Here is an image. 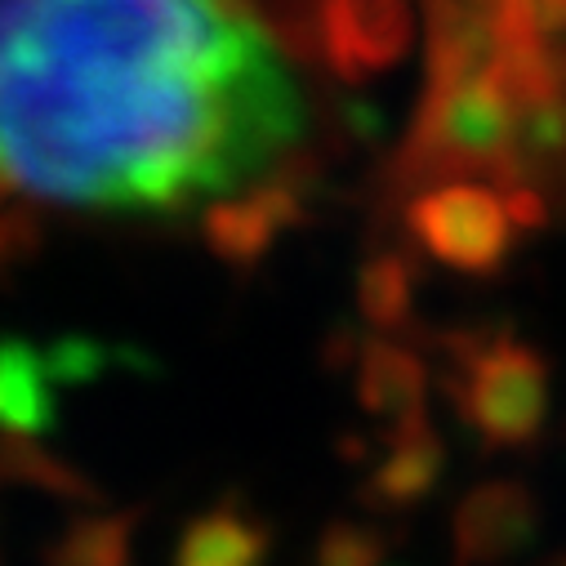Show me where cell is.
Here are the masks:
<instances>
[{
    "label": "cell",
    "instance_id": "6da1fadb",
    "mask_svg": "<svg viewBox=\"0 0 566 566\" xmlns=\"http://www.w3.org/2000/svg\"><path fill=\"white\" fill-rule=\"evenodd\" d=\"M304 129L241 0H0V179L85 210L254 188Z\"/></svg>",
    "mask_w": 566,
    "mask_h": 566
},
{
    "label": "cell",
    "instance_id": "7a4b0ae2",
    "mask_svg": "<svg viewBox=\"0 0 566 566\" xmlns=\"http://www.w3.org/2000/svg\"><path fill=\"white\" fill-rule=\"evenodd\" d=\"M460 415L486 447H526L548 415V370L522 344H482L464 353Z\"/></svg>",
    "mask_w": 566,
    "mask_h": 566
},
{
    "label": "cell",
    "instance_id": "3957f363",
    "mask_svg": "<svg viewBox=\"0 0 566 566\" xmlns=\"http://www.w3.org/2000/svg\"><path fill=\"white\" fill-rule=\"evenodd\" d=\"M406 223L438 263L473 276L495 272L517 241L504 192L486 184H438L410 201Z\"/></svg>",
    "mask_w": 566,
    "mask_h": 566
},
{
    "label": "cell",
    "instance_id": "277c9868",
    "mask_svg": "<svg viewBox=\"0 0 566 566\" xmlns=\"http://www.w3.org/2000/svg\"><path fill=\"white\" fill-rule=\"evenodd\" d=\"M300 219H304L300 188L276 175V179H259L254 188H245V197L214 201L201 228H206V245L214 259H223L228 268H250Z\"/></svg>",
    "mask_w": 566,
    "mask_h": 566
},
{
    "label": "cell",
    "instance_id": "5b68a950",
    "mask_svg": "<svg viewBox=\"0 0 566 566\" xmlns=\"http://www.w3.org/2000/svg\"><path fill=\"white\" fill-rule=\"evenodd\" d=\"M410 41V0H322V54L339 72H379Z\"/></svg>",
    "mask_w": 566,
    "mask_h": 566
},
{
    "label": "cell",
    "instance_id": "8992f818",
    "mask_svg": "<svg viewBox=\"0 0 566 566\" xmlns=\"http://www.w3.org/2000/svg\"><path fill=\"white\" fill-rule=\"evenodd\" d=\"M59 419V392L50 361L36 344L6 335L0 339V429L41 442Z\"/></svg>",
    "mask_w": 566,
    "mask_h": 566
},
{
    "label": "cell",
    "instance_id": "52a82bcc",
    "mask_svg": "<svg viewBox=\"0 0 566 566\" xmlns=\"http://www.w3.org/2000/svg\"><path fill=\"white\" fill-rule=\"evenodd\" d=\"M442 464H447V451H442L438 433L429 429V419L419 415L410 423H397V433L388 442V455L375 464V473L366 478L361 495L375 509H410L438 486Z\"/></svg>",
    "mask_w": 566,
    "mask_h": 566
},
{
    "label": "cell",
    "instance_id": "ba28073f",
    "mask_svg": "<svg viewBox=\"0 0 566 566\" xmlns=\"http://www.w3.org/2000/svg\"><path fill=\"white\" fill-rule=\"evenodd\" d=\"M272 531L237 504H219L192 517L175 544V566H263Z\"/></svg>",
    "mask_w": 566,
    "mask_h": 566
},
{
    "label": "cell",
    "instance_id": "9c48e42d",
    "mask_svg": "<svg viewBox=\"0 0 566 566\" xmlns=\"http://www.w3.org/2000/svg\"><path fill=\"white\" fill-rule=\"evenodd\" d=\"M455 548L464 562H491L513 553L531 531V509L517 486H478L455 517Z\"/></svg>",
    "mask_w": 566,
    "mask_h": 566
},
{
    "label": "cell",
    "instance_id": "30bf717a",
    "mask_svg": "<svg viewBox=\"0 0 566 566\" xmlns=\"http://www.w3.org/2000/svg\"><path fill=\"white\" fill-rule=\"evenodd\" d=\"M357 397L366 410L410 423L423 415V361L397 344H366L357 361Z\"/></svg>",
    "mask_w": 566,
    "mask_h": 566
},
{
    "label": "cell",
    "instance_id": "8fae6325",
    "mask_svg": "<svg viewBox=\"0 0 566 566\" xmlns=\"http://www.w3.org/2000/svg\"><path fill=\"white\" fill-rule=\"evenodd\" d=\"M138 513H98L76 517L50 548L45 566H129Z\"/></svg>",
    "mask_w": 566,
    "mask_h": 566
},
{
    "label": "cell",
    "instance_id": "7c38bea8",
    "mask_svg": "<svg viewBox=\"0 0 566 566\" xmlns=\"http://www.w3.org/2000/svg\"><path fill=\"white\" fill-rule=\"evenodd\" d=\"M0 482H19L45 495H63V500H98V491L63 460H54L50 451H41L32 438H14L0 433Z\"/></svg>",
    "mask_w": 566,
    "mask_h": 566
},
{
    "label": "cell",
    "instance_id": "4fadbf2b",
    "mask_svg": "<svg viewBox=\"0 0 566 566\" xmlns=\"http://www.w3.org/2000/svg\"><path fill=\"white\" fill-rule=\"evenodd\" d=\"M357 308L379 331H392L410 313V268L397 254H379L357 276Z\"/></svg>",
    "mask_w": 566,
    "mask_h": 566
},
{
    "label": "cell",
    "instance_id": "5bb4252c",
    "mask_svg": "<svg viewBox=\"0 0 566 566\" xmlns=\"http://www.w3.org/2000/svg\"><path fill=\"white\" fill-rule=\"evenodd\" d=\"M500 45H557L566 36V0H495Z\"/></svg>",
    "mask_w": 566,
    "mask_h": 566
},
{
    "label": "cell",
    "instance_id": "9a60e30c",
    "mask_svg": "<svg viewBox=\"0 0 566 566\" xmlns=\"http://www.w3.org/2000/svg\"><path fill=\"white\" fill-rule=\"evenodd\" d=\"M388 539L361 522H335L317 539V566H379Z\"/></svg>",
    "mask_w": 566,
    "mask_h": 566
},
{
    "label": "cell",
    "instance_id": "2e32d148",
    "mask_svg": "<svg viewBox=\"0 0 566 566\" xmlns=\"http://www.w3.org/2000/svg\"><path fill=\"white\" fill-rule=\"evenodd\" d=\"M32 241H36V228H32L28 214L0 210V268L14 263V259H23V254L32 250Z\"/></svg>",
    "mask_w": 566,
    "mask_h": 566
},
{
    "label": "cell",
    "instance_id": "e0dca14e",
    "mask_svg": "<svg viewBox=\"0 0 566 566\" xmlns=\"http://www.w3.org/2000/svg\"><path fill=\"white\" fill-rule=\"evenodd\" d=\"M10 197H14V188H10L6 179H0V206H10Z\"/></svg>",
    "mask_w": 566,
    "mask_h": 566
}]
</instances>
